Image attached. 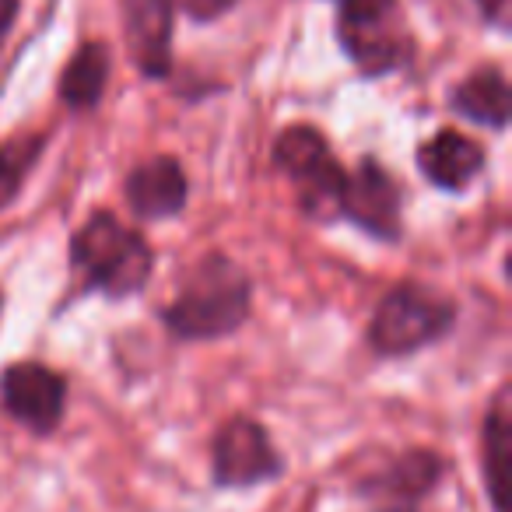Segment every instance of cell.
<instances>
[{"label":"cell","instance_id":"1","mask_svg":"<svg viewBox=\"0 0 512 512\" xmlns=\"http://www.w3.org/2000/svg\"><path fill=\"white\" fill-rule=\"evenodd\" d=\"M249 313V278L228 256H204L165 309V327L183 341H214L242 327Z\"/></svg>","mask_w":512,"mask_h":512},{"label":"cell","instance_id":"2","mask_svg":"<svg viewBox=\"0 0 512 512\" xmlns=\"http://www.w3.org/2000/svg\"><path fill=\"white\" fill-rule=\"evenodd\" d=\"M71 256L81 278L95 292H106L113 299L141 292L144 281L151 278V264H155V253H151L148 242L106 211L92 214L78 228Z\"/></svg>","mask_w":512,"mask_h":512},{"label":"cell","instance_id":"3","mask_svg":"<svg viewBox=\"0 0 512 512\" xmlns=\"http://www.w3.org/2000/svg\"><path fill=\"white\" fill-rule=\"evenodd\" d=\"M456 320L449 299L421 285H397L376 306L369 323V341L379 355H411L425 344L439 341Z\"/></svg>","mask_w":512,"mask_h":512},{"label":"cell","instance_id":"4","mask_svg":"<svg viewBox=\"0 0 512 512\" xmlns=\"http://www.w3.org/2000/svg\"><path fill=\"white\" fill-rule=\"evenodd\" d=\"M337 36L341 46L365 74H386L411 53L397 0H337Z\"/></svg>","mask_w":512,"mask_h":512},{"label":"cell","instance_id":"5","mask_svg":"<svg viewBox=\"0 0 512 512\" xmlns=\"http://www.w3.org/2000/svg\"><path fill=\"white\" fill-rule=\"evenodd\" d=\"M274 162L299 190V200L306 214L313 218H330L341 211L344 183L348 172L334 162L330 144L320 130L313 127H288L274 144Z\"/></svg>","mask_w":512,"mask_h":512},{"label":"cell","instance_id":"6","mask_svg":"<svg viewBox=\"0 0 512 512\" xmlns=\"http://www.w3.org/2000/svg\"><path fill=\"white\" fill-rule=\"evenodd\" d=\"M214 481L225 488H253L281 474V456L271 446L264 425L249 418H232L214 435Z\"/></svg>","mask_w":512,"mask_h":512},{"label":"cell","instance_id":"7","mask_svg":"<svg viewBox=\"0 0 512 512\" xmlns=\"http://www.w3.org/2000/svg\"><path fill=\"white\" fill-rule=\"evenodd\" d=\"M67 386L53 369L36 362H18L0 376V404L18 425L50 435L64 418Z\"/></svg>","mask_w":512,"mask_h":512},{"label":"cell","instance_id":"8","mask_svg":"<svg viewBox=\"0 0 512 512\" xmlns=\"http://www.w3.org/2000/svg\"><path fill=\"white\" fill-rule=\"evenodd\" d=\"M341 211L379 239H393L400 232V190L390 172L372 158H365L355 176H348Z\"/></svg>","mask_w":512,"mask_h":512},{"label":"cell","instance_id":"9","mask_svg":"<svg viewBox=\"0 0 512 512\" xmlns=\"http://www.w3.org/2000/svg\"><path fill=\"white\" fill-rule=\"evenodd\" d=\"M172 22L176 0H123L127 50L141 74L165 78L172 67Z\"/></svg>","mask_w":512,"mask_h":512},{"label":"cell","instance_id":"10","mask_svg":"<svg viewBox=\"0 0 512 512\" xmlns=\"http://www.w3.org/2000/svg\"><path fill=\"white\" fill-rule=\"evenodd\" d=\"M127 204L137 218H172L186 204V172L176 158L158 155L141 162L127 179Z\"/></svg>","mask_w":512,"mask_h":512},{"label":"cell","instance_id":"11","mask_svg":"<svg viewBox=\"0 0 512 512\" xmlns=\"http://www.w3.org/2000/svg\"><path fill=\"white\" fill-rule=\"evenodd\" d=\"M484 151L477 141L456 130H439L428 144L418 151V169L442 190H463L470 179L481 172Z\"/></svg>","mask_w":512,"mask_h":512},{"label":"cell","instance_id":"12","mask_svg":"<svg viewBox=\"0 0 512 512\" xmlns=\"http://www.w3.org/2000/svg\"><path fill=\"white\" fill-rule=\"evenodd\" d=\"M453 109L467 120L502 130L509 123V85L498 67H481L453 92Z\"/></svg>","mask_w":512,"mask_h":512},{"label":"cell","instance_id":"13","mask_svg":"<svg viewBox=\"0 0 512 512\" xmlns=\"http://www.w3.org/2000/svg\"><path fill=\"white\" fill-rule=\"evenodd\" d=\"M509 460H512V421H509V393H498L484 421V477H488L495 512H505V491H509Z\"/></svg>","mask_w":512,"mask_h":512},{"label":"cell","instance_id":"14","mask_svg":"<svg viewBox=\"0 0 512 512\" xmlns=\"http://www.w3.org/2000/svg\"><path fill=\"white\" fill-rule=\"evenodd\" d=\"M106 81H109V46L88 43L67 64L64 78H60V99L71 109H92L102 99V92H106Z\"/></svg>","mask_w":512,"mask_h":512},{"label":"cell","instance_id":"15","mask_svg":"<svg viewBox=\"0 0 512 512\" xmlns=\"http://www.w3.org/2000/svg\"><path fill=\"white\" fill-rule=\"evenodd\" d=\"M39 158V141L22 137L0 148V207H8L18 197L25 183V172L32 169V162Z\"/></svg>","mask_w":512,"mask_h":512},{"label":"cell","instance_id":"16","mask_svg":"<svg viewBox=\"0 0 512 512\" xmlns=\"http://www.w3.org/2000/svg\"><path fill=\"white\" fill-rule=\"evenodd\" d=\"M481 15L488 18L491 25H505L509 22V0H477Z\"/></svg>","mask_w":512,"mask_h":512},{"label":"cell","instance_id":"17","mask_svg":"<svg viewBox=\"0 0 512 512\" xmlns=\"http://www.w3.org/2000/svg\"><path fill=\"white\" fill-rule=\"evenodd\" d=\"M15 15H18V0H0V39L11 32V25H15Z\"/></svg>","mask_w":512,"mask_h":512}]
</instances>
